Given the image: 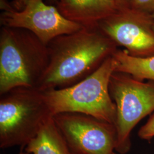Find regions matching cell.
<instances>
[{"label":"cell","instance_id":"11","mask_svg":"<svg viewBox=\"0 0 154 154\" xmlns=\"http://www.w3.org/2000/svg\"><path fill=\"white\" fill-rule=\"evenodd\" d=\"M116 62L115 72L129 74L143 81L154 82V55L138 57L130 55L125 49H118L112 55Z\"/></svg>","mask_w":154,"mask_h":154},{"label":"cell","instance_id":"2","mask_svg":"<svg viewBox=\"0 0 154 154\" xmlns=\"http://www.w3.org/2000/svg\"><path fill=\"white\" fill-rule=\"evenodd\" d=\"M49 61L47 45L33 33L1 27L0 95L18 87L38 88Z\"/></svg>","mask_w":154,"mask_h":154},{"label":"cell","instance_id":"16","mask_svg":"<svg viewBox=\"0 0 154 154\" xmlns=\"http://www.w3.org/2000/svg\"><path fill=\"white\" fill-rule=\"evenodd\" d=\"M25 147H21L20 149V151L19 152L18 154H25L26 153V151L25 149Z\"/></svg>","mask_w":154,"mask_h":154},{"label":"cell","instance_id":"17","mask_svg":"<svg viewBox=\"0 0 154 154\" xmlns=\"http://www.w3.org/2000/svg\"><path fill=\"white\" fill-rule=\"evenodd\" d=\"M151 16H152V20H153V27H154V13H152V14H151Z\"/></svg>","mask_w":154,"mask_h":154},{"label":"cell","instance_id":"12","mask_svg":"<svg viewBox=\"0 0 154 154\" xmlns=\"http://www.w3.org/2000/svg\"><path fill=\"white\" fill-rule=\"evenodd\" d=\"M128 9L151 15L154 13V0H131Z\"/></svg>","mask_w":154,"mask_h":154},{"label":"cell","instance_id":"7","mask_svg":"<svg viewBox=\"0 0 154 154\" xmlns=\"http://www.w3.org/2000/svg\"><path fill=\"white\" fill-rule=\"evenodd\" d=\"M56 126L76 154H116L115 125L81 113L53 116Z\"/></svg>","mask_w":154,"mask_h":154},{"label":"cell","instance_id":"10","mask_svg":"<svg viewBox=\"0 0 154 154\" xmlns=\"http://www.w3.org/2000/svg\"><path fill=\"white\" fill-rule=\"evenodd\" d=\"M25 149L30 154H76L56 126L53 116L46 122Z\"/></svg>","mask_w":154,"mask_h":154},{"label":"cell","instance_id":"9","mask_svg":"<svg viewBox=\"0 0 154 154\" xmlns=\"http://www.w3.org/2000/svg\"><path fill=\"white\" fill-rule=\"evenodd\" d=\"M55 7L66 19L83 28H95L119 11L115 0H59Z\"/></svg>","mask_w":154,"mask_h":154},{"label":"cell","instance_id":"13","mask_svg":"<svg viewBox=\"0 0 154 154\" xmlns=\"http://www.w3.org/2000/svg\"><path fill=\"white\" fill-rule=\"evenodd\" d=\"M139 137L149 141L154 138V112L149 116V120L138 131Z\"/></svg>","mask_w":154,"mask_h":154},{"label":"cell","instance_id":"8","mask_svg":"<svg viewBox=\"0 0 154 154\" xmlns=\"http://www.w3.org/2000/svg\"><path fill=\"white\" fill-rule=\"evenodd\" d=\"M98 28L117 46L130 55H154V29L152 16L130 9L119 10L99 23Z\"/></svg>","mask_w":154,"mask_h":154},{"label":"cell","instance_id":"14","mask_svg":"<svg viewBox=\"0 0 154 154\" xmlns=\"http://www.w3.org/2000/svg\"><path fill=\"white\" fill-rule=\"evenodd\" d=\"M26 0H13L11 2H10L11 5L14 9H18L22 6V5L25 2ZM50 4L52 5L55 6L59 0H48Z\"/></svg>","mask_w":154,"mask_h":154},{"label":"cell","instance_id":"4","mask_svg":"<svg viewBox=\"0 0 154 154\" xmlns=\"http://www.w3.org/2000/svg\"><path fill=\"white\" fill-rule=\"evenodd\" d=\"M52 116L38 88L18 87L0 95V148L26 147Z\"/></svg>","mask_w":154,"mask_h":154},{"label":"cell","instance_id":"15","mask_svg":"<svg viewBox=\"0 0 154 154\" xmlns=\"http://www.w3.org/2000/svg\"><path fill=\"white\" fill-rule=\"evenodd\" d=\"M119 10H125L129 8L131 0H115Z\"/></svg>","mask_w":154,"mask_h":154},{"label":"cell","instance_id":"1","mask_svg":"<svg viewBox=\"0 0 154 154\" xmlns=\"http://www.w3.org/2000/svg\"><path fill=\"white\" fill-rule=\"evenodd\" d=\"M47 47L49 61L38 87L41 91L65 88L81 81L118 49L98 26L60 35Z\"/></svg>","mask_w":154,"mask_h":154},{"label":"cell","instance_id":"18","mask_svg":"<svg viewBox=\"0 0 154 154\" xmlns=\"http://www.w3.org/2000/svg\"><path fill=\"white\" fill-rule=\"evenodd\" d=\"M25 154H29V153H28V152H26V153H25Z\"/></svg>","mask_w":154,"mask_h":154},{"label":"cell","instance_id":"3","mask_svg":"<svg viewBox=\"0 0 154 154\" xmlns=\"http://www.w3.org/2000/svg\"><path fill=\"white\" fill-rule=\"evenodd\" d=\"M115 69L116 62L111 55L81 81L65 88L42 91L52 116L81 113L114 125L116 106L110 95L109 84Z\"/></svg>","mask_w":154,"mask_h":154},{"label":"cell","instance_id":"5","mask_svg":"<svg viewBox=\"0 0 154 154\" xmlns=\"http://www.w3.org/2000/svg\"><path fill=\"white\" fill-rule=\"evenodd\" d=\"M109 91L116 106V151L127 153L131 149V133L138 123L154 112V82H144L131 75L114 72Z\"/></svg>","mask_w":154,"mask_h":154},{"label":"cell","instance_id":"6","mask_svg":"<svg viewBox=\"0 0 154 154\" xmlns=\"http://www.w3.org/2000/svg\"><path fill=\"white\" fill-rule=\"evenodd\" d=\"M1 27L25 29L47 45L56 37L74 33L83 27L62 16L55 6L43 0H26L14 9L8 0H0Z\"/></svg>","mask_w":154,"mask_h":154}]
</instances>
